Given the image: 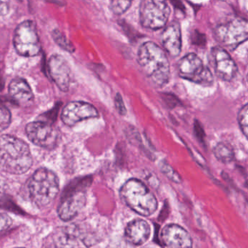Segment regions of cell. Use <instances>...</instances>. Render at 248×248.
Wrapping results in <instances>:
<instances>
[{"mask_svg":"<svg viewBox=\"0 0 248 248\" xmlns=\"http://www.w3.org/2000/svg\"><path fill=\"white\" fill-rule=\"evenodd\" d=\"M33 165L29 146L14 136L4 134L0 137V168L6 173L21 175Z\"/></svg>","mask_w":248,"mask_h":248,"instance_id":"6da1fadb","label":"cell"},{"mask_svg":"<svg viewBox=\"0 0 248 248\" xmlns=\"http://www.w3.org/2000/svg\"><path fill=\"white\" fill-rule=\"evenodd\" d=\"M137 61L143 72L154 85L163 87L170 78V65L162 48L153 42L143 43L139 48Z\"/></svg>","mask_w":248,"mask_h":248,"instance_id":"7a4b0ae2","label":"cell"},{"mask_svg":"<svg viewBox=\"0 0 248 248\" xmlns=\"http://www.w3.org/2000/svg\"><path fill=\"white\" fill-rule=\"evenodd\" d=\"M28 189L31 202L38 208H45L59 192V179L52 170L40 168L29 179Z\"/></svg>","mask_w":248,"mask_h":248,"instance_id":"3957f363","label":"cell"},{"mask_svg":"<svg viewBox=\"0 0 248 248\" xmlns=\"http://www.w3.org/2000/svg\"><path fill=\"white\" fill-rule=\"evenodd\" d=\"M120 195L125 205L143 217H150L157 208L155 195L145 185L138 179L127 181L121 188Z\"/></svg>","mask_w":248,"mask_h":248,"instance_id":"277c9868","label":"cell"},{"mask_svg":"<svg viewBox=\"0 0 248 248\" xmlns=\"http://www.w3.org/2000/svg\"><path fill=\"white\" fill-rule=\"evenodd\" d=\"M91 176L77 179L71 182L62 193L58 208L61 220L69 221L77 217L87 201L86 189L91 185Z\"/></svg>","mask_w":248,"mask_h":248,"instance_id":"5b68a950","label":"cell"},{"mask_svg":"<svg viewBox=\"0 0 248 248\" xmlns=\"http://www.w3.org/2000/svg\"><path fill=\"white\" fill-rule=\"evenodd\" d=\"M214 34L224 47L233 50L248 40V20L240 17H231L217 25Z\"/></svg>","mask_w":248,"mask_h":248,"instance_id":"8992f818","label":"cell"},{"mask_svg":"<svg viewBox=\"0 0 248 248\" xmlns=\"http://www.w3.org/2000/svg\"><path fill=\"white\" fill-rule=\"evenodd\" d=\"M13 45L17 53L21 56L31 58L39 55L42 47L34 22L25 20L16 27Z\"/></svg>","mask_w":248,"mask_h":248,"instance_id":"52a82bcc","label":"cell"},{"mask_svg":"<svg viewBox=\"0 0 248 248\" xmlns=\"http://www.w3.org/2000/svg\"><path fill=\"white\" fill-rule=\"evenodd\" d=\"M170 14V6L166 0H142L140 4V23L145 29H163L169 21Z\"/></svg>","mask_w":248,"mask_h":248,"instance_id":"ba28073f","label":"cell"},{"mask_svg":"<svg viewBox=\"0 0 248 248\" xmlns=\"http://www.w3.org/2000/svg\"><path fill=\"white\" fill-rule=\"evenodd\" d=\"M178 71L180 77L203 87L214 84V76L202 60L195 53L184 56L178 62Z\"/></svg>","mask_w":248,"mask_h":248,"instance_id":"9c48e42d","label":"cell"},{"mask_svg":"<svg viewBox=\"0 0 248 248\" xmlns=\"http://www.w3.org/2000/svg\"><path fill=\"white\" fill-rule=\"evenodd\" d=\"M29 140L35 145L42 148L52 150L59 142L60 134L52 124L39 121L31 122L26 127Z\"/></svg>","mask_w":248,"mask_h":248,"instance_id":"30bf717a","label":"cell"},{"mask_svg":"<svg viewBox=\"0 0 248 248\" xmlns=\"http://www.w3.org/2000/svg\"><path fill=\"white\" fill-rule=\"evenodd\" d=\"M98 116V111L93 105L85 102H71L62 109L61 120L65 125L74 126L78 122Z\"/></svg>","mask_w":248,"mask_h":248,"instance_id":"8fae6325","label":"cell"},{"mask_svg":"<svg viewBox=\"0 0 248 248\" xmlns=\"http://www.w3.org/2000/svg\"><path fill=\"white\" fill-rule=\"evenodd\" d=\"M48 71L52 81L62 92L69 90L71 83V70L68 61L55 54L48 61Z\"/></svg>","mask_w":248,"mask_h":248,"instance_id":"7c38bea8","label":"cell"},{"mask_svg":"<svg viewBox=\"0 0 248 248\" xmlns=\"http://www.w3.org/2000/svg\"><path fill=\"white\" fill-rule=\"evenodd\" d=\"M216 74L223 81H230L237 75L238 68L234 60L223 46H217L211 50Z\"/></svg>","mask_w":248,"mask_h":248,"instance_id":"4fadbf2b","label":"cell"},{"mask_svg":"<svg viewBox=\"0 0 248 248\" xmlns=\"http://www.w3.org/2000/svg\"><path fill=\"white\" fill-rule=\"evenodd\" d=\"M163 243L168 248H192V240L189 233L177 224L166 226L161 233Z\"/></svg>","mask_w":248,"mask_h":248,"instance_id":"5bb4252c","label":"cell"},{"mask_svg":"<svg viewBox=\"0 0 248 248\" xmlns=\"http://www.w3.org/2000/svg\"><path fill=\"white\" fill-rule=\"evenodd\" d=\"M160 41L165 50L172 58H176L180 55L182 38V31L179 22L174 20L165 28L160 36Z\"/></svg>","mask_w":248,"mask_h":248,"instance_id":"9a60e30c","label":"cell"},{"mask_svg":"<svg viewBox=\"0 0 248 248\" xmlns=\"http://www.w3.org/2000/svg\"><path fill=\"white\" fill-rule=\"evenodd\" d=\"M151 229L144 220L135 219L128 223L125 230V240L134 246H141L150 238Z\"/></svg>","mask_w":248,"mask_h":248,"instance_id":"2e32d148","label":"cell"},{"mask_svg":"<svg viewBox=\"0 0 248 248\" xmlns=\"http://www.w3.org/2000/svg\"><path fill=\"white\" fill-rule=\"evenodd\" d=\"M9 94L10 97L21 106L28 105L33 100V93L29 84L22 78L12 80L9 85Z\"/></svg>","mask_w":248,"mask_h":248,"instance_id":"e0dca14e","label":"cell"},{"mask_svg":"<svg viewBox=\"0 0 248 248\" xmlns=\"http://www.w3.org/2000/svg\"><path fill=\"white\" fill-rule=\"evenodd\" d=\"M214 154L217 160L221 163H230L234 159V153L232 148L224 142H219L214 148Z\"/></svg>","mask_w":248,"mask_h":248,"instance_id":"ac0fdd59","label":"cell"},{"mask_svg":"<svg viewBox=\"0 0 248 248\" xmlns=\"http://www.w3.org/2000/svg\"><path fill=\"white\" fill-rule=\"evenodd\" d=\"M52 35L57 45H59L64 50H66L70 53L75 52V47L73 44L59 30L55 29L52 31Z\"/></svg>","mask_w":248,"mask_h":248,"instance_id":"d6986e66","label":"cell"},{"mask_svg":"<svg viewBox=\"0 0 248 248\" xmlns=\"http://www.w3.org/2000/svg\"><path fill=\"white\" fill-rule=\"evenodd\" d=\"M133 0H111V10L118 16L124 14L131 7Z\"/></svg>","mask_w":248,"mask_h":248,"instance_id":"ffe728a7","label":"cell"},{"mask_svg":"<svg viewBox=\"0 0 248 248\" xmlns=\"http://www.w3.org/2000/svg\"><path fill=\"white\" fill-rule=\"evenodd\" d=\"M160 170L161 171L169 178L170 180L173 181L175 183H181L182 182V179L180 176L175 171L174 169L166 161H161L160 163Z\"/></svg>","mask_w":248,"mask_h":248,"instance_id":"44dd1931","label":"cell"},{"mask_svg":"<svg viewBox=\"0 0 248 248\" xmlns=\"http://www.w3.org/2000/svg\"><path fill=\"white\" fill-rule=\"evenodd\" d=\"M239 125L242 132L248 140V104L243 106L238 113Z\"/></svg>","mask_w":248,"mask_h":248,"instance_id":"7402d4cb","label":"cell"},{"mask_svg":"<svg viewBox=\"0 0 248 248\" xmlns=\"http://www.w3.org/2000/svg\"><path fill=\"white\" fill-rule=\"evenodd\" d=\"M11 124V113L6 107L0 106V132L7 129Z\"/></svg>","mask_w":248,"mask_h":248,"instance_id":"603a6c76","label":"cell"},{"mask_svg":"<svg viewBox=\"0 0 248 248\" xmlns=\"http://www.w3.org/2000/svg\"><path fill=\"white\" fill-rule=\"evenodd\" d=\"M13 224V220L5 214L0 213V232L8 230Z\"/></svg>","mask_w":248,"mask_h":248,"instance_id":"cb8c5ba5","label":"cell"},{"mask_svg":"<svg viewBox=\"0 0 248 248\" xmlns=\"http://www.w3.org/2000/svg\"><path fill=\"white\" fill-rule=\"evenodd\" d=\"M115 106H116V110L119 112V114L122 115V116L126 115L127 110L125 105H124V100L119 93H117L116 97H115Z\"/></svg>","mask_w":248,"mask_h":248,"instance_id":"d4e9b609","label":"cell"},{"mask_svg":"<svg viewBox=\"0 0 248 248\" xmlns=\"http://www.w3.org/2000/svg\"><path fill=\"white\" fill-rule=\"evenodd\" d=\"M10 12V7L5 1L0 0V16H4Z\"/></svg>","mask_w":248,"mask_h":248,"instance_id":"484cf974","label":"cell"},{"mask_svg":"<svg viewBox=\"0 0 248 248\" xmlns=\"http://www.w3.org/2000/svg\"><path fill=\"white\" fill-rule=\"evenodd\" d=\"M5 191V184L0 181V198L2 196L3 193Z\"/></svg>","mask_w":248,"mask_h":248,"instance_id":"4316f807","label":"cell"},{"mask_svg":"<svg viewBox=\"0 0 248 248\" xmlns=\"http://www.w3.org/2000/svg\"><path fill=\"white\" fill-rule=\"evenodd\" d=\"M243 1H244L245 4L248 7V0H243Z\"/></svg>","mask_w":248,"mask_h":248,"instance_id":"83f0119b","label":"cell"},{"mask_svg":"<svg viewBox=\"0 0 248 248\" xmlns=\"http://www.w3.org/2000/svg\"><path fill=\"white\" fill-rule=\"evenodd\" d=\"M220 1H226V0H220Z\"/></svg>","mask_w":248,"mask_h":248,"instance_id":"f1b7e54d","label":"cell"},{"mask_svg":"<svg viewBox=\"0 0 248 248\" xmlns=\"http://www.w3.org/2000/svg\"></svg>","mask_w":248,"mask_h":248,"instance_id":"f546056e","label":"cell"},{"mask_svg":"<svg viewBox=\"0 0 248 248\" xmlns=\"http://www.w3.org/2000/svg\"></svg>","mask_w":248,"mask_h":248,"instance_id":"4dcf8cb0","label":"cell"}]
</instances>
